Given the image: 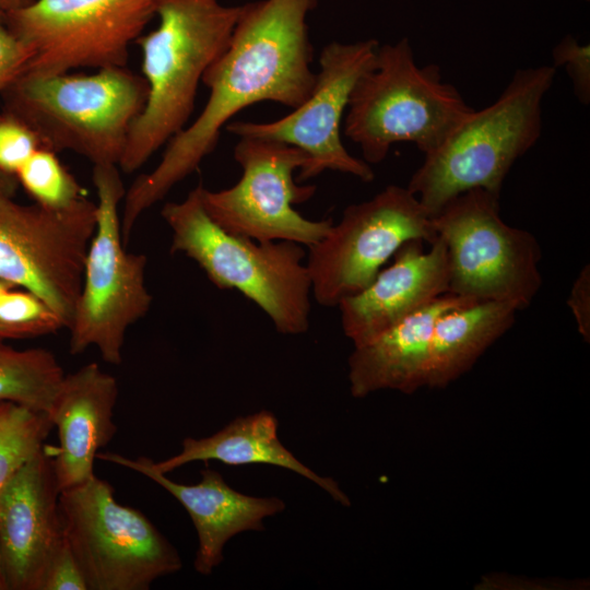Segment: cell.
<instances>
[{
  "instance_id": "cell-1",
  "label": "cell",
  "mask_w": 590,
  "mask_h": 590,
  "mask_svg": "<svg viewBox=\"0 0 590 590\" xmlns=\"http://www.w3.org/2000/svg\"><path fill=\"white\" fill-rule=\"evenodd\" d=\"M318 0H259L243 4L231 42L203 75L208 101L198 117L168 142L157 165L126 190L121 235L128 243L143 212L198 169L221 131L246 107L274 102L292 109L316 81L307 16Z\"/></svg>"
},
{
  "instance_id": "cell-2",
  "label": "cell",
  "mask_w": 590,
  "mask_h": 590,
  "mask_svg": "<svg viewBox=\"0 0 590 590\" xmlns=\"http://www.w3.org/2000/svg\"><path fill=\"white\" fill-rule=\"evenodd\" d=\"M243 4L220 0H161L157 25L137 40L148 95L118 167L128 174L187 125L200 83L227 48Z\"/></svg>"
},
{
  "instance_id": "cell-3",
  "label": "cell",
  "mask_w": 590,
  "mask_h": 590,
  "mask_svg": "<svg viewBox=\"0 0 590 590\" xmlns=\"http://www.w3.org/2000/svg\"><path fill=\"white\" fill-rule=\"evenodd\" d=\"M556 74L553 66L518 69L498 98L473 109L434 151L424 155L406 188L430 216L471 189L500 196L516 161L542 133V104Z\"/></svg>"
},
{
  "instance_id": "cell-4",
  "label": "cell",
  "mask_w": 590,
  "mask_h": 590,
  "mask_svg": "<svg viewBox=\"0 0 590 590\" xmlns=\"http://www.w3.org/2000/svg\"><path fill=\"white\" fill-rule=\"evenodd\" d=\"M203 185L161 216L172 231L173 253L193 260L219 288L236 290L256 304L282 334L309 328L311 283L303 246L288 240L257 241L225 231L206 213Z\"/></svg>"
},
{
  "instance_id": "cell-5",
  "label": "cell",
  "mask_w": 590,
  "mask_h": 590,
  "mask_svg": "<svg viewBox=\"0 0 590 590\" xmlns=\"http://www.w3.org/2000/svg\"><path fill=\"white\" fill-rule=\"evenodd\" d=\"M3 94L7 113L28 125L43 146L73 152L93 166H118L148 86L126 66L90 73L24 72Z\"/></svg>"
},
{
  "instance_id": "cell-6",
  "label": "cell",
  "mask_w": 590,
  "mask_h": 590,
  "mask_svg": "<svg viewBox=\"0 0 590 590\" xmlns=\"http://www.w3.org/2000/svg\"><path fill=\"white\" fill-rule=\"evenodd\" d=\"M343 132L367 164H379L398 142L425 155L473 110L437 64L420 67L408 38L379 45L374 63L353 87Z\"/></svg>"
},
{
  "instance_id": "cell-7",
  "label": "cell",
  "mask_w": 590,
  "mask_h": 590,
  "mask_svg": "<svg viewBox=\"0 0 590 590\" xmlns=\"http://www.w3.org/2000/svg\"><path fill=\"white\" fill-rule=\"evenodd\" d=\"M449 264L448 293L522 310L542 286L535 236L504 222L499 196L475 188L450 199L434 216Z\"/></svg>"
},
{
  "instance_id": "cell-8",
  "label": "cell",
  "mask_w": 590,
  "mask_h": 590,
  "mask_svg": "<svg viewBox=\"0 0 590 590\" xmlns=\"http://www.w3.org/2000/svg\"><path fill=\"white\" fill-rule=\"evenodd\" d=\"M92 180L97 196V222L68 328L69 346L73 355L94 346L103 361L120 365L128 329L152 305L145 283L148 258L125 249L119 204L126 189L118 166H93Z\"/></svg>"
},
{
  "instance_id": "cell-9",
  "label": "cell",
  "mask_w": 590,
  "mask_h": 590,
  "mask_svg": "<svg viewBox=\"0 0 590 590\" xmlns=\"http://www.w3.org/2000/svg\"><path fill=\"white\" fill-rule=\"evenodd\" d=\"M59 507L87 590H148L182 567L177 550L150 519L118 503L114 487L96 475L61 492Z\"/></svg>"
},
{
  "instance_id": "cell-10",
  "label": "cell",
  "mask_w": 590,
  "mask_h": 590,
  "mask_svg": "<svg viewBox=\"0 0 590 590\" xmlns=\"http://www.w3.org/2000/svg\"><path fill=\"white\" fill-rule=\"evenodd\" d=\"M96 222L87 196L60 210L0 198V281L37 296L69 328Z\"/></svg>"
},
{
  "instance_id": "cell-11",
  "label": "cell",
  "mask_w": 590,
  "mask_h": 590,
  "mask_svg": "<svg viewBox=\"0 0 590 590\" xmlns=\"http://www.w3.org/2000/svg\"><path fill=\"white\" fill-rule=\"evenodd\" d=\"M161 0H32L7 14L32 52L25 70L55 74L126 67Z\"/></svg>"
},
{
  "instance_id": "cell-12",
  "label": "cell",
  "mask_w": 590,
  "mask_h": 590,
  "mask_svg": "<svg viewBox=\"0 0 590 590\" xmlns=\"http://www.w3.org/2000/svg\"><path fill=\"white\" fill-rule=\"evenodd\" d=\"M432 216L406 187L387 186L369 200L351 204L338 224L308 247L306 267L311 295L337 307L365 288L409 240L436 239Z\"/></svg>"
},
{
  "instance_id": "cell-13",
  "label": "cell",
  "mask_w": 590,
  "mask_h": 590,
  "mask_svg": "<svg viewBox=\"0 0 590 590\" xmlns=\"http://www.w3.org/2000/svg\"><path fill=\"white\" fill-rule=\"evenodd\" d=\"M234 158L241 168L234 186L217 191L202 189L203 206L215 223L257 241L288 240L307 248L327 234L332 219L309 220L294 208L316 190L294 179L295 170L308 163L302 150L270 139L241 137Z\"/></svg>"
},
{
  "instance_id": "cell-14",
  "label": "cell",
  "mask_w": 590,
  "mask_h": 590,
  "mask_svg": "<svg viewBox=\"0 0 590 590\" xmlns=\"http://www.w3.org/2000/svg\"><path fill=\"white\" fill-rule=\"evenodd\" d=\"M378 47L376 39L326 45L319 56L315 85L303 104L278 120L232 121L226 130L239 138H264L302 150L308 163L298 170L299 181L334 170L370 182L374 170L347 152L341 140V122L353 87L374 63Z\"/></svg>"
},
{
  "instance_id": "cell-15",
  "label": "cell",
  "mask_w": 590,
  "mask_h": 590,
  "mask_svg": "<svg viewBox=\"0 0 590 590\" xmlns=\"http://www.w3.org/2000/svg\"><path fill=\"white\" fill-rule=\"evenodd\" d=\"M54 449L44 446L0 493V563L7 590H35L43 567L64 538Z\"/></svg>"
},
{
  "instance_id": "cell-16",
  "label": "cell",
  "mask_w": 590,
  "mask_h": 590,
  "mask_svg": "<svg viewBox=\"0 0 590 590\" xmlns=\"http://www.w3.org/2000/svg\"><path fill=\"white\" fill-rule=\"evenodd\" d=\"M392 258L370 284L337 306L343 332L354 347L367 344L448 293V256L439 237L428 250L423 240H409Z\"/></svg>"
},
{
  "instance_id": "cell-17",
  "label": "cell",
  "mask_w": 590,
  "mask_h": 590,
  "mask_svg": "<svg viewBox=\"0 0 590 590\" xmlns=\"http://www.w3.org/2000/svg\"><path fill=\"white\" fill-rule=\"evenodd\" d=\"M97 459L130 469L149 477L187 510L198 536L193 562L197 573L209 576L223 560L227 541L244 531H262L263 519L280 514L285 503L278 497H255L232 488L215 470L203 469L197 484H182L154 470L150 458H127L116 452H98Z\"/></svg>"
},
{
  "instance_id": "cell-18",
  "label": "cell",
  "mask_w": 590,
  "mask_h": 590,
  "mask_svg": "<svg viewBox=\"0 0 590 590\" xmlns=\"http://www.w3.org/2000/svg\"><path fill=\"white\" fill-rule=\"evenodd\" d=\"M118 394L116 378L97 363L64 375L48 412L58 430L54 469L60 492L95 475L94 461L117 430L114 409Z\"/></svg>"
},
{
  "instance_id": "cell-19",
  "label": "cell",
  "mask_w": 590,
  "mask_h": 590,
  "mask_svg": "<svg viewBox=\"0 0 590 590\" xmlns=\"http://www.w3.org/2000/svg\"><path fill=\"white\" fill-rule=\"evenodd\" d=\"M472 300L475 299L446 293L367 344L354 347L347 361L352 396L364 398L387 389L412 394L423 388L437 319Z\"/></svg>"
},
{
  "instance_id": "cell-20",
  "label": "cell",
  "mask_w": 590,
  "mask_h": 590,
  "mask_svg": "<svg viewBox=\"0 0 590 590\" xmlns=\"http://www.w3.org/2000/svg\"><path fill=\"white\" fill-rule=\"evenodd\" d=\"M278 427L275 415L262 410L233 420L209 437H186L179 453L158 462L150 459V464L164 474L194 461L216 460L227 465H275L308 479L334 500L350 506L349 497L333 479L315 473L280 441Z\"/></svg>"
},
{
  "instance_id": "cell-21",
  "label": "cell",
  "mask_w": 590,
  "mask_h": 590,
  "mask_svg": "<svg viewBox=\"0 0 590 590\" xmlns=\"http://www.w3.org/2000/svg\"><path fill=\"white\" fill-rule=\"evenodd\" d=\"M518 311L505 303L472 300L444 312L433 329L423 387L444 388L470 370L514 326Z\"/></svg>"
},
{
  "instance_id": "cell-22",
  "label": "cell",
  "mask_w": 590,
  "mask_h": 590,
  "mask_svg": "<svg viewBox=\"0 0 590 590\" xmlns=\"http://www.w3.org/2000/svg\"><path fill=\"white\" fill-rule=\"evenodd\" d=\"M0 339V401L49 412L64 377L57 357L47 349H15Z\"/></svg>"
},
{
  "instance_id": "cell-23",
  "label": "cell",
  "mask_w": 590,
  "mask_h": 590,
  "mask_svg": "<svg viewBox=\"0 0 590 590\" xmlns=\"http://www.w3.org/2000/svg\"><path fill=\"white\" fill-rule=\"evenodd\" d=\"M52 427L47 413L0 401V489L45 446Z\"/></svg>"
},
{
  "instance_id": "cell-24",
  "label": "cell",
  "mask_w": 590,
  "mask_h": 590,
  "mask_svg": "<svg viewBox=\"0 0 590 590\" xmlns=\"http://www.w3.org/2000/svg\"><path fill=\"white\" fill-rule=\"evenodd\" d=\"M15 177L35 203L48 209H64L86 197L57 153L45 146L38 148L24 162Z\"/></svg>"
},
{
  "instance_id": "cell-25",
  "label": "cell",
  "mask_w": 590,
  "mask_h": 590,
  "mask_svg": "<svg viewBox=\"0 0 590 590\" xmlns=\"http://www.w3.org/2000/svg\"><path fill=\"white\" fill-rule=\"evenodd\" d=\"M0 323L24 331L28 338L63 328L59 318L37 296L11 288L0 294Z\"/></svg>"
},
{
  "instance_id": "cell-26",
  "label": "cell",
  "mask_w": 590,
  "mask_h": 590,
  "mask_svg": "<svg viewBox=\"0 0 590 590\" xmlns=\"http://www.w3.org/2000/svg\"><path fill=\"white\" fill-rule=\"evenodd\" d=\"M40 146L37 134L23 120L10 113L0 117V170L15 176Z\"/></svg>"
},
{
  "instance_id": "cell-27",
  "label": "cell",
  "mask_w": 590,
  "mask_h": 590,
  "mask_svg": "<svg viewBox=\"0 0 590 590\" xmlns=\"http://www.w3.org/2000/svg\"><path fill=\"white\" fill-rule=\"evenodd\" d=\"M553 67L564 68L573 82L577 99L590 103V46L581 45L571 35L565 36L552 51Z\"/></svg>"
},
{
  "instance_id": "cell-28",
  "label": "cell",
  "mask_w": 590,
  "mask_h": 590,
  "mask_svg": "<svg viewBox=\"0 0 590 590\" xmlns=\"http://www.w3.org/2000/svg\"><path fill=\"white\" fill-rule=\"evenodd\" d=\"M35 590H87L83 574L66 538L46 560Z\"/></svg>"
},
{
  "instance_id": "cell-29",
  "label": "cell",
  "mask_w": 590,
  "mask_h": 590,
  "mask_svg": "<svg viewBox=\"0 0 590 590\" xmlns=\"http://www.w3.org/2000/svg\"><path fill=\"white\" fill-rule=\"evenodd\" d=\"M32 52L10 30L4 16L0 15V93H3L30 63Z\"/></svg>"
},
{
  "instance_id": "cell-30",
  "label": "cell",
  "mask_w": 590,
  "mask_h": 590,
  "mask_svg": "<svg viewBox=\"0 0 590 590\" xmlns=\"http://www.w3.org/2000/svg\"><path fill=\"white\" fill-rule=\"evenodd\" d=\"M578 332L590 341V266L586 264L575 279L567 299Z\"/></svg>"
},
{
  "instance_id": "cell-31",
  "label": "cell",
  "mask_w": 590,
  "mask_h": 590,
  "mask_svg": "<svg viewBox=\"0 0 590 590\" xmlns=\"http://www.w3.org/2000/svg\"><path fill=\"white\" fill-rule=\"evenodd\" d=\"M16 177L0 170V198H13L16 189Z\"/></svg>"
},
{
  "instance_id": "cell-32",
  "label": "cell",
  "mask_w": 590,
  "mask_h": 590,
  "mask_svg": "<svg viewBox=\"0 0 590 590\" xmlns=\"http://www.w3.org/2000/svg\"><path fill=\"white\" fill-rule=\"evenodd\" d=\"M31 1L32 0H0V15L5 16Z\"/></svg>"
},
{
  "instance_id": "cell-33",
  "label": "cell",
  "mask_w": 590,
  "mask_h": 590,
  "mask_svg": "<svg viewBox=\"0 0 590 590\" xmlns=\"http://www.w3.org/2000/svg\"><path fill=\"white\" fill-rule=\"evenodd\" d=\"M26 338H28V335L24 331L0 323V339L9 340Z\"/></svg>"
},
{
  "instance_id": "cell-34",
  "label": "cell",
  "mask_w": 590,
  "mask_h": 590,
  "mask_svg": "<svg viewBox=\"0 0 590 590\" xmlns=\"http://www.w3.org/2000/svg\"><path fill=\"white\" fill-rule=\"evenodd\" d=\"M0 590H7L5 581H4L2 569H1V563H0Z\"/></svg>"
},
{
  "instance_id": "cell-35",
  "label": "cell",
  "mask_w": 590,
  "mask_h": 590,
  "mask_svg": "<svg viewBox=\"0 0 590 590\" xmlns=\"http://www.w3.org/2000/svg\"><path fill=\"white\" fill-rule=\"evenodd\" d=\"M9 288H12V286H10L8 283H5L3 281H0V294L3 293L4 291L9 290Z\"/></svg>"
},
{
  "instance_id": "cell-36",
  "label": "cell",
  "mask_w": 590,
  "mask_h": 590,
  "mask_svg": "<svg viewBox=\"0 0 590 590\" xmlns=\"http://www.w3.org/2000/svg\"><path fill=\"white\" fill-rule=\"evenodd\" d=\"M2 489V488H1ZM1 489H0V493H1Z\"/></svg>"
}]
</instances>
